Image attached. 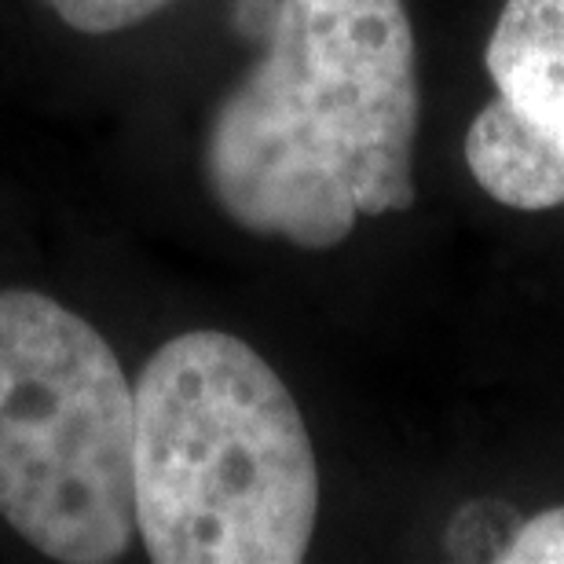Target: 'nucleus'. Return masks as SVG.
I'll return each instance as SVG.
<instances>
[{
  "instance_id": "f257e3e1",
  "label": "nucleus",
  "mask_w": 564,
  "mask_h": 564,
  "mask_svg": "<svg viewBox=\"0 0 564 564\" xmlns=\"http://www.w3.org/2000/svg\"><path fill=\"white\" fill-rule=\"evenodd\" d=\"M419 44L403 0H279L213 110L202 173L235 228L334 250L419 198Z\"/></svg>"
},
{
  "instance_id": "f03ea898",
  "label": "nucleus",
  "mask_w": 564,
  "mask_h": 564,
  "mask_svg": "<svg viewBox=\"0 0 564 564\" xmlns=\"http://www.w3.org/2000/svg\"><path fill=\"white\" fill-rule=\"evenodd\" d=\"M137 400V532L154 564H297L319 521V462L272 364L191 330L147 359Z\"/></svg>"
},
{
  "instance_id": "7ed1b4c3",
  "label": "nucleus",
  "mask_w": 564,
  "mask_h": 564,
  "mask_svg": "<svg viewBox=\"0 0 564 564\" xmlns=\"http://www.w3.org/2000/svg\"><path fill=\"white\" fill-rule=\"evenodd\" d=\"M137 400L93 323L0 290V517L44 557L107 564L137 532Z\"/></svg>"
},
{
  "instance_id": "20e7f679",
  "label": "nucleus",
  "mask_w": 564,
  "mask_h": 564,
  "mask_svg": "<svg viewBox=\"0 0 564 564\" xmlns=\"http://www.w3.org/2000/svg\"><path fill=\"white\" fill-rule=\"evenodd\" d=\"M484 66L495 96L564 151V0H506Z\"/></svg>"
},
{
  "instance_id": "39448f33",
  "label": "nucleus",
  "mask_w": 564,
  "mask_h": 564,
  "mask_svg": "<svg viewBox=\"0 0 564 564\" xmlns=\"http://www.w3.org/2000/svg\"><path fill=\"white\" fill-rule=\"evenodd\" d=\"M466 165L495 202L524 213L564 206V151L532 132L499 96L473 118Z\"/></svg>"
},
{
  "instance_id": "423d86ee",
  "label": "nucleus",
  "mask_w": 564,
  "mask_h": 564,
  "mask_svg": "<svg viewBox=\"0 0 564 564\" xmlns=\"http://www.w3.org/2000/svg\"><path fill=\"white\" fill-rule=\"evenodd\" d=\"M173 0H52L55 15L77 33H118L158 15Z\"/></svg>"
},
{
  "instance_id": "0eeeda50",
  "label": "nucleus",
  "mask_w": 564,
  "mask_h": 564,
  "mask_svg": "<svg viewBox=\"0 0 564 564\" xmlns=\"http://www.w3.org/2000/svg\"><path fill=\"white\" fill-rule=\"evenodd\" d=\"M502 564H564V506L543 510L517 528L499 550Z\"/></svg>"
}]
</instances>
